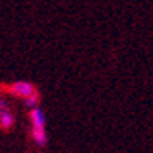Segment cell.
<instances>
[{"label": "cell", "mask_w": 153, "mask_h": 153, "mask_svg": "<svg viewBox=\"0 0 153 153\" xmlns=\"http://www.w3.org/2000/svg\"><path fill=\"white\" fill-rule=\"evenodd\" d=\"M6 91L13 95H16V97H20V99H27V97H30L33 92H36V88H34V85L30 81L19 80V81H14L13 85L6 86Z\"/></svg>", "instance_id": "6da1fadb"}, {"label": "cell", "mask_w": 153, "mask_h": 153, "mask_svg": "<svg viewBox=\"0 0 153 153\" xmlns=\"http://www.w3.org/2000/svg\"><path fill=\"white\" fill-rule=\"evenodd\" d=\"M28 117L31 122V130H45V114L41 106L30 109Z\"/></svg>", "instance_id": "7a4b0ae2"}, {"label": "cell", "mask_w": 153, "mask_h": 153, "mask_svg": "<svg viewBox=\"0 0 153 153\" xmlns=\"http://www.w3.org/2000/svg\"><path fill=\"white\" fill-rule=\"evenodd\" d=\"M31 139L38 147H45L48 142V136L45 130H31Z\"/></svg>", "instance_id": "3957f363"}, {"label": "cell", "mask_w": 153, "mask_h": 153, "mask_svg": "<svg viewBox=\"0 0 153 153\" xmlns=\"http://www.w3.org/2000/svg\"><path fill=\"white\" fill-rule=\"evenodd\" d=\"M14 123H16L14 114H13L11 111H3L2 117H0V127L8 131V130H11L13 127H14Z\"/></svg>", "instance_id": "277c9868"}, {"label": "cell", "mask_w": 153, "mask_h": 153, "mask_svg": "<svg viewBox=\"0 0 153 153\" xmlns=\"http://www.w3.org/2000/svg\"><path fill=\"white\" fill-rule=\"evenodd\" d=\"M39 102H41V94L36 91V92H33L30 97H27V99H24V103H25V106L27 108H38L39 106Z\"/></svg>", "instance_id": "5b68a950"}, {"label": "cell", "mask_w": 153, "mask_h": 153, "mask_svg": "<svg viewBox=\"0 0 153 153\" xmlns=\"http://www.w3.org/2000/svg\"><path fill=\"white\" fill-rule=\"evenodd\" d=\"M0 108H2L3 111H10V106H8V103H6L3 99H0Z\"/></svg>", "instance_id": "8992f818"}, {"label": "cell", "mask_w": 153, "mask_h": 153, "mask_svg": "<svg viewBox=\"0 0 153 153\" xmlns=\"http://www.w3.org/2000/svg\"><path fill=\"white\" fill-rule=\"evenodd\" d=\"M2 114H3V109H2V108H0V117H2Z\"/></svg>", "instance_id": "52a82bcc"}]
</instances>
